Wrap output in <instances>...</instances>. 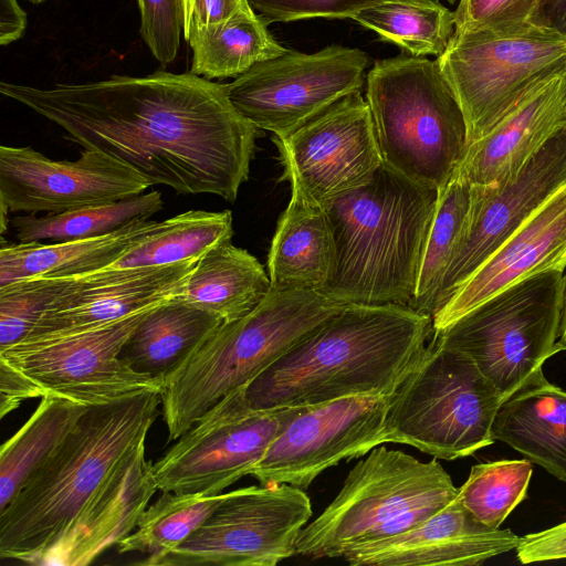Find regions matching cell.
<instances>
[{
	"instance_id": "1",
	"label": "cell",
	"mask_w": 566,
	"mask_h": 566,
	"mask_svg": "<svg viewBox=\"0 0 566 566\" xmlns=\"http://www.w3.org/2000/svg\"><path fill=\"white\" fill-rule=\"evenodd\" d=\"M0 93L65 130V138L116 159L150 186L234 202L248 180L259 128L226 84L191 72L112 75L41 88L2 81Z\"/></svg>"
},
{
	"instance_id": "2",
	"label": "cell",
	"mask_w": 566,
	"mask_h": 566,
	"mask_svg": "<svg viewBox=\"0 0 566 566\" xmlns=\"http://www.w3.org/2000/svg\"><path fill=\"white\" fill-rule=\"evenodd\" d=\"M159 405L146 390L90 406L0 512V557L84 566L130 534L158 491L146 439Z\"/></svg>"
},
{
	"instance_id": "3",
	"label": "cell",
	"mask_w": 566,
	"mask_h": 566,
	"mask_svg": "<svg viewBox=\"0 0 566 566\" xmlns=\"http://www.w3.org/2000/svg\"><path fill=\"white\" fill-rule=\"evenodd\" d=\"M433 335L432 317L409 306L346 304L244 387L254 409L391 397Z\"/></svg>"
},
{
	"instance_id": "4",
	"label": "cell",
	"mask_w": 566,
	"mask_h": 566,
	"mask_svg": "<svg viewBox=\"0 0 566 566\" xmlns=\"http://www.w3.org/2000/svg\"><path fill=\"white\" fill-rule=\"evenodd\" d=\"M439 192L382 163L367 184L327 203L335 255L321 293L343 304L411 307Z\"/></svg>"
},
{
	"instance_id": "5",
	"label": "cell",
	"mask_w": 566,
	"mask_h": 566,
	"mask_svg": "<svg viewBox=\"0 0 566 566\" xmlns=\"http://www.w3.org/2000/svg\"><path fill=\"white\" fill-rule=\"evenodd\" d=\"M346 304L318 291L271 290L245 316L222 323L161 382L168 440L245 387Z\"/></svg>"
},
{
	"instance_id": "6",
	"label": "cell",
	"mask_w": 566,
	"mask_h": 566,
	"mask_svg": "<svg viewBox=\"0 0 566 566\" xmlns=\"http://www.w3.org/2000/svg\"><path fill=\"white\" fill-rule=\"evenodd\" d=\"M366 99L382 163L422 186L443 189L463 159V112L437 60L400 54L376 60Z\"/></svg>"
},
{
	"instance_id": "7",
	"label": "cell",
	"mask_w": 566,
	"mask_h": 566,
	"mask_svg": "<svg viewBox=\"0 0 566 566\" xmlns=\"http://www.w3.org/2000/svg\"><path fill=\"white\" fill-rule=\"evenodd\" d=\"M458 491L436 459L421 462L376 447L354 465L327 507L303 527L295 554L343 557L359 544L417 525L454 500Z\"/></svg>"
},
{
	"instance_id": "8",
	"label": "cell",
	"mask_w": 566,
	"mask_h": 566,
	"mask_svg": "<svg viewBox=\"0 0 566 566\" xmlns=\"http://www.w3.org/2000/svg\"><path fill=\"white\" fill-rule=\"evenodd\" d=\"M503 401L470 357L432 335L390 398L388 442L411 446L436 459L472 455L495 442L492 428Z\"/></svg>"
},
{
	"instance_id": "9",
	"label": "cell",
	"mask_w": 566,
	"mask_h": 566,
	"mask_svg": "<svg viewBox=\"0 0 566 566\" xmlns=\"http://www.w3.org/2000/svg\"><path fill=\"white\" fill-rule=\"evenodd\" d=\"M563 293V271L527 276L433 337L470 357L505 400L544 375V363L558 353Z\"/></svg>"
},
{
	"instance_id": "10",
	"label": "cell",
	"mask_w": 566,
	"mask_h": 566,
	"mask_svg": "<svg viewBox=\"0 0 566 566\" xmlns=\"http://www.w3.org/2000/svg\"><path fill=\"white\" fill-rule=\"evenodd\" d=\"M437 62L463 112L470 145L566 67V35L538 23L504 34L453 33Z\"/></svg>"
},
{
	"instance_id": "11",
	"label": "cell",
	"mask_w": 566,
	"mask_h": 566,
	"mask_svg": "<svg viewBox=\"0 0 566 566\" xmlns=\"http://www.w3.org/2000/svg\"><path fill=\"white\" fill-rule=\"evenodd\" d=\"M313 514L304 490L289 484L237 489L181 545L138 564L151 566H275L295 554Z\"/></svg>"
},
{
	"instance_id": "12",
	"label": "cell",
	"mask_w": 566,
	"mask_h": 566,
	"mask_svg": "<svg viewBox=\"0 0 566 566\" xmlns=\"http://www.w3.org/2000/svg\"><path fill=\"white\" fill-rule=\"evenodd\" d=\"M369 55L328 45L315 53L287 50L226 84L232 105L256 128L284 138L335 103L360 91Z\"/></svg>"
},
{
	"instance_id": "13",
	"label": "cell",
	"mask_w": 566,
	"mask_h": 566,
	"mask_svg": "<svg viewBox=\"0 0 566 566\" xmlns=\"http://www.w3.org/2000/svg\"><path fill=\"white\" fill-rule=\"evenodd\" d=\"M287 407L252 408L244 387L203 413L153 464L161 492L205 494L224 489L250 475L280 430Z\"/></svg>"
},
{
	"instance_id": "14",
	"label": "cell",
	"mask_w": 566,
	"mask_h": 566,
	"mask_svg": "<svg viewBox=\"0 0 566 566\" xmlns=\"http://www.w3.org/2000/svg\"><path fill=\"white\" fill-rule=\"evenodd\" d=\"M390 398L359 395L287 407L280 430L250 475L264 485L307 489L326 469L388 442Z\"/></svg>"
},
{
	"instance_id": "15",
	"label": "cell",
	"mask_w": 566,
	"mask_h": 566,
	"mask_svg": "<svg viewBox=\"0 0 566 566\" xmlns=\"http://www.w3.org/2000/svg\"><path fill=\"white\" fill-rule=\"evenodd\" d=\"M153 308L86 332L15 345L0 352V357L33 380L42 397L95 406L146 390L160 392L159 380L135 371L120 357L123 346Z\"/></svg>"
},
{
	"instance_id": "16",
	"label": "cell",
	"mask_w": 566,
	"mask_h": 566,
	"mask_svg": "<svg viewBox=\"0 0 566 566\" xmlns=\"http://www.w3.org/2000/svg\"><path fill=\"white\" fill-rule=\"evenodd\" d=\"M272 139L284 169L282 179L321 208L367 184L382 165L370 108L360 91L289 136Z\"/></svg>"
},
{
	"instance_id": "17",
	"label": "cell",
	"mask_w": 566,
	"mask_h": 566,
	"mask_svg": "<svg viewBox=\"0 0 566 566\" xmlns=\"http://www.w3.org/2000/svg\"><path fill=\"white\" fill-rule=\"evenodd\" d=\"M151 187L127 165L84 149L53 160L30 146H0V209L60 213L142 195Z\"/></svg>"
},
{
	"instance_id": "18",
	"label": "cell",
	"mask_w": 566,
	"mask_h": 566,
	"mask_svg": "<svg viewBox=\"0 0 566 566\" xmlns=\"http://www.w3.org/2000/svg\"><path fill=\"white\" fill-rule=\"evenodd\" d=\"M565 184L566 128L528 159L513 179L496 186L470 185V207L442 280L434 314Z\"/></svg>"
},
{
	"instance_id": "19",
	"label": "cell",
	"mask_w": 566,
	"mask_h": 566,
	"mask_svg": "<svg viewBox=\"0 0 566 566\" xmlns=\"http://www.w3.org/2000/svg\"><path fill=\"white\" fill-rule=\"evenodd\" d=\"M200 258L161 266L102 269L75 275L70 287L17 345L86 332L156 307L182 290Z\"/></svg>"
},
{
	"instance_id": "20",
	"label": "cell",
	"mask_w": 566,
	"mask_h": 566,
	"mask_svg": "<svg viewBox=\"0 0 566 566\" xmlns=\"http://www.w3.org/2000/svg\"><path fill=\"white\" fill-rule=\"evenodd\" d=\"M511 530L480 522L457 495L448 505L407 531L347 551L352 566H471L515 549Z\"/></svg>"
},
{
	"instance_id": "21",
	"label": "cell",
	"mask_w": 566,
	"mask_h": 566,
	"mask_svg": "<svg viewBox=\"0 0 566 566\" xmlns=\"http://www.w3.org/2000/svg\"><path fill=\"white\" fill-rule=\"evenodd\" d=\"M566 270V184L538 208L432 316L438 333L527 276Z\"/></svg>"
},
{
	"instance_id": "22",
	"label": "cell",
	"mask_w": 566,
	"mask_h": 566,
	"mask_svg": "<svg viewBox=\"0 0 566 566\" xmlns=\"http://www.w3.org/2000/svg\"><path fill=\"white\" fill-rule=\"evenodd\" d=\"M565 128L566 67L531 90L492 130L471 143L453 175L470 185L504 184Z\"/></svg>"
},
{
	"instance_id": "23",
	"label": "cell",
	"mask_w": 566,
	"mask_h": 566,
	"mask_svg": "<svg viewBox=\"0 0 566 566\" xmlns=\"http://www.w3.org/2000/svg\"><path fill=\"white\" fill-rule=\"evenodd\" d=\"M492 433L566 483V391L544 375L502 402Z\"/></svg>"
},
{
	"instance_id": "24",
	"label": "cell",
	"mask_w": 566,
	"mask_h": 566,
	"mask_svg": "<svg viewBox=\"0 0 566 566\" xmlns=\"http://www.w3.org/2000/svg\"><path fill=\"white\" fill-rule=\"evenodd\" d=\"M139 218L97 237L54 243L1 238L0 286L29 277H70L104 269L160 226Z\"/></svg>"
},
{
	"instance_id": "25",
	"label": "cell",
	"mask_w": 566,
	"mask_h": 566,
	"mask_svg": "<svg viewBox=\"0 0 566 566\" xmlns=\"http://www.w3.org/2000/svg\"><path fill=\"white\" fill-rule=\"evenodd\" d=\"M334 239L323 208L292 191L268 255L271 290L318 291L334 265Z\"/></svg>"
},
{
	"instance_id": "26",
	"label": "cell",
	"mask_w": 566,
	"mask_h": 566,
	"mask_svg": "<svg viewBox=\"0 0 566 566\" xmlns=\"http://www.w3.org/2000/svg\"><path fill=\"white\" fill-rule=\"evenodd\" d=\"M222 323L219 316L174 296L147 313L120 357L135 371L163 382Z\"/></svg>"
},
{
	"instance_id": "27",
	"label": "cell",
	"mask_w": 566,
	"mask_h": 566,
	"mask_svg": "<svg viewBox=\"0 0 566 566\" xmlns=\"http://www.w3.org/2000/svg\"><path fill=\"white\" fill-rule=\"evenodd\" d=\"M270 289V277L258 259L228 240L199 259L176 296L229 323L253 311Z\"/></svg>"
},
{
	"instance_id": "28",
	"label": "cell",
	"mask_w": 566,
	"mask_h": 566,
	"mask_svg": "<svg viewBox=\"0 0 566 566\" xmlns=\"http://www.w3.org/2000/svg\"><path fill=\"white\" fill-rule=\"evenodd\" d=\"M185 40L193 52L190 72L208 80L238 77L254 64L287 52L252 8L224 22L200 27Z\"/></svg>"
},
{
	"instance_id": "29",
	"label": "cell",
	"mask_w": 566,
	"mask_h": 566,
	"mask_svg": "<svg viewBox=\"0 0 566 566\" xmlns=\"http://www.w3.org/2000/svg\"><path fill=\"white\" fill-rule=\"evenodd\" d=\"M90 406L44 395L27 422L0 449V512L56 451Z\"/></svg>"
},
{
	"instance_id": "30",
	"label": "cell",
	"mask_w": 566,
	"mask_h": 566,
	"mask_svg": "<svg viewBox=\"0 0 566 566\" xmlns=\"http://www.w3.org/2000/svg\"><path fill=\"white\" fill-rule=\"evenodd\" d=\"M232 235L231 211L189 210L161 221L157 229L104 269L161 266L200 258Z\"/></svg>"
},
{
	"instance_id": "31",
	"label": "cell",
	"mask_w": 566,
	"mask_h": 566,
	"mask_svg": "<svg viewBox=\"0 0 566 566\" xmlns=\"http://www.w3.org/2000/svg\"><path fill=\"white\" fill-rule=\"evenodd\" d=\"M352 19L412 56H440L454 33V12L437 0H378Z\"/></svg>"
},
{
	"instance_id": "32",
	"label": "cell",
	"mask_w": 566,
	"mask_h": 566,
	"mask_svg": "<svg viewBox=\"0 0 566 566\" xmlns=\"http://www.w3.org/2000/svg\"><path fill=\"white\" fill-rule=\"evenodd\" d=\"M161 192L150 191L105 205L60 213H27L10 220L21 243L85 239L115 231L133 220L150 218L163 209Z\"/></svg>"
},
{
	"instance_id": "33",
	"label": "cell",
	"mask_w": 566,
	"mask_h": 566,
	"mask_svg": "<svg viewBox=\"0 0 566 566\" xmlns=\"http://www.w3.org/2000/svg\"><path fill=\"white\" fill-rule=\"evenodd\" d=\"M142 514L135 530L117 544L119 554H166L190 537L216 511L227 493L212 495L161 492Z\"/></svg>"
},
{
	"instance_id": "34",
	"label": "cell",
	"mask_w": 566,
	"mask_h": 566,
	"mask_svg": "<svg viewBox=\"0 0 566 566\" xmlns=\"http://www.w3.org/2000/svg\"><path fill=\"white\" fill-rule=\"evenodd\" d=\"M470 189V184L453 175L439 192L411 304V308L430 317L436 312L442 280L468 214Z\"/></svg>"
},
{
	"instance_id": "35",
	"label": "cell",
	"mask_w": 566,
	"mask_h": 566,
	"mask_svg": "<svg viewBox=\"0 0 566 566\" xmlns=\"http://www.w3.org/2000/svg\"><path fill=\"white\" fill-rule=\"evenodd\" d=\"M532 473L527 459L480 463L471 468L458 496L480 522L496 528L526 497Z\"/></svg>"
},
{
	"instance_id": "36",
	"label": "cell",
	"mask_w": 566,
	"mask_h": 566,
	"mask_svg": "<svg viewBox=\"0 0 566 566\" xmlns=\"http://www.w3.org/2000/svg\"><path fill=\"white\" fill-rule=\"evenodd\" d=\"M72 283L73 276H38L0 286V352L21 343Z\"/></svg>"
},
{
	"instance_id": "37",
	"label": "cell",
	"mask_w": 566,
	"mask_h": 566,
	"mask_svg": "<svg viewBox=\"0 0 566 566\" xmlns=\"http://www.w3.org/2000/svg\"><path fill=\"white\" fill-rule=\"evenodd\" d=\"M543 0H459L454 33L504 34L537 23Z\"/></svg>"
},
{
	"instance_id": "38",
	"label": "cell",
	"mask_w": 566,
	"mask_h": 566,
	"mask_svg": "<svg viewBox=\"0 0 566 566\" xmlns=\"http://www.w3.org/2000/svg\"><path fill=\"white\" fill-rule=\"evenodd\" d=\"M140 36L163 67L175 61L182 32L181 0H137Z\"/></svg>"
},
{
	"instance_id": "39",
	"label": "cell",
	"mask_w": 566,
	"mask_h": 566,
	"mask_svg": "<svg viewBox=\"0 0 566 566\" xmlns=\"http://www.w3.org/2000/svg\"><path fill=\"white\" fill-rule=\"evenodd\" d=\"M378 0H248L268 24L315 18L345 19Z\"/></svg>"
},
{
	"instance_id": "40",
	"label": "cell",
	"mask_w": 566,
	"mask_h": 566,
	"mask_svg": "<svg viewBox=\"0 0 566 566\" xmlns=\"http://www.w3.org/2000/svg\"><path fill=\"white\" fill-rule=\"evenodd\" d=\"M181 6L184 38L200 27L224 22L251 8L248 0H181Z\"/></svg>"
},
{
	"instance_id": "41",
	"label": "cell",
	"mask_w": 566,
	"mask_h": 566,
	"mask_svg": "<svg viewBox=\"0 0 566 566\" xmlns=\"http://www.w3.org/2000/svg\"><path fill=\"white\" fill-rule=\"evenodd\" d=\"M515 549L518 560L523 564L565 559L566 522L520 537Z\"/></svg>"
},
{
	"instance_id": "42",
	"label": "cell",
	"mask_w": 566,
	"mask_h": 566,
	"mask_svg": "<svg viewBox=\"0 0 566 566\" xmlns=\"http://www.w3.org/2000/svg\"><path fill=\"white\" fill-rule=\"evenodd\" d=\"M42 397L39 386L0 357V417L10 413L27 399Z\"/></svg>"
},
{
	"instance_id": "43",
	"label": "cell",
	"mask_w": 566,
	"mask_h": 566,
	"mask_svg": "<svg viewBox=\"0 0 566 566\" xmlns=\"http://www.w3.org/2000/svg\"><path fill=\"white\" fill-rule=\"evenodd\" d=\"M27 13L18 0H0V45L19 40L27 28Z\"/></svg>"
},
{
	"instance_id": "44",
	"label": "cell",
	"mask_w": 566,
	"mask_h": 566,
	"mask_svg": "<svg viewBox=\"0 0 566 566\" xmlns=\"http://www.w3.org/2000/svg\"><path fill=\"white\" fill-rule=\"evenodd\" d=\"M537 23L566 35V0H543Z\"/></svg>"
},
{
	"instance_id": "45",
	"label": "cell",
	"mask_w": 566,
	"mask_h": 566,
	"mask_svg": "<svg viewBox=\"0 0 566 566\" xmlns=\"http://www.w3.org/2000/svg\"><path fill=\"white\" fill-rule=\"evenodd\" d=\"M558 353L566 350V270L564 272V293H563V306L559 324V336L556 343Z\"/></svg>"
},
{
	"instance_id": "46",
	"label": "cell",
	"mask_w": 566,
	"mask_h": 566,
	"mask_svg": "<svg viewBox=\"0 0 566 566\" xmlns=\"http://www.w3.org/2000/svg\"><path fill=\"white\" fill-rule=\"evenodd\" d=\"M29 1L32 2V3L38 4V3L46 2V1H50V0H29Z\"/></svg>"
},
{
	"instance_id": "47",
	"label": "cell",
	"mask_w": 566,
	"mask_h": 566,
	"mask_svg": "<svg viewBox=\"0 0 566 566\" xmlns=\"http://www.w3.org/2000/svg\"><path fill=\"white\" fill-rule=\"evenodd\" d=\"M446 1H448L451 4H453V3H455L457 0H446Z\"/></svg>"
}]
</instances>
